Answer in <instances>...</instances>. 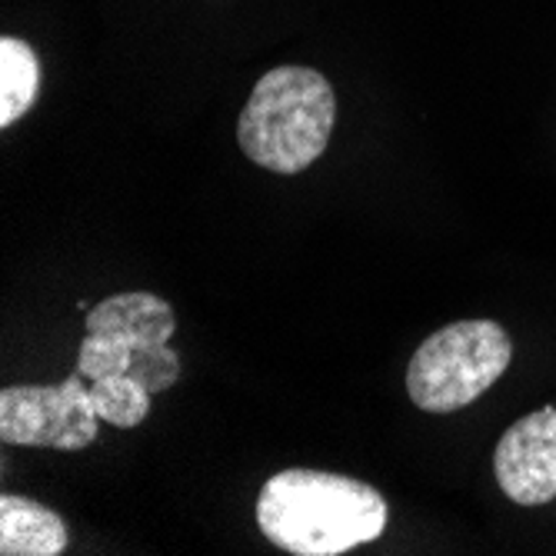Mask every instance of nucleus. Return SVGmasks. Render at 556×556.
<instances>
[{
    "label": "nucleus",
    "instance_id": "obj_1",
    "mask_svg": "<svg viewBox=\"0 0 556 556\" xmlns=\"http://www.w3.org/2000/svg\"><path fill=\"white\" fill-rule=\"evenodd\" d=\"M380 490L327 470H280L257 496L261 533L293 556H340L383 536Z\"/></svg>",
    "mask_w": 556,
    "mask_h": 556
},
{
    "label": "nucleus",
    "instance_id": "obj_2",
    "mask_svg": "<svg viewBox=\"0 0 556 556\" xmlns=\"http://www.w3.org/2000/svg\"><path fill=\"white\" fill-rule=\"evenodd\" d=\"M337 124V93L314 67H274L250 90L237 143L257 167L293 177L324 157Z\"/></svg>",
    "mask_w": 556,
    "mask_h": 556
},
{
    "label": "nucleus",
    "instance_id": "obj_3",
    "mask_svg": "<svg viewBox=\"0 0 556 556\" xmlns=\"http://www.w3.org/2000/svg\"><path fill=\"white\" fill-rule=\"evenodd\" d=\"M510 361V333L496 320H457L417 346L407 393L424 414H457L507 374Z\"/></svg>",
    "mask_w": 556,
    "mask_h": 556
},
{
    "label": "nucleus",
    "instance_id": "obj_4",
    "mask_svg": "<svg viewBox=\"0 0 556 556\" xmlns=\"http://www.w3.org/2000/svg\"><path fill=\"white\" fill-rule=\"evenodd\" d=\"M84 374H71L61 383L43 387H4L0 390V440L11 446L84 450L97 440L100 417L93 410Z\"/></svg>",
    "mask_w": 556,
    "mask_h": 556
},
{
    "label": "nucleus",
    "instance_id": "obj_5",
    "mask_svg": "<svg viewBox=\"0 0 556 556\" xmlns=\"http://www.w3.org/2000/svg\"><path fill=\"white\" fill-rule=\"evenodd\" d=\"M500 490L520 507H543L556 496V407L520 417L493 450Z\"/></svg>",
    "mask_w": 556,
    "mask_h": 556
},
{
    "label": "nucleus",
    "instance_id": "obj_6",
    "mask_svg": "<svg viewBox=\"0 0 556 556\" xmlns=\"http://www.w3.org/2000/svg\"><path fill=\"white\" fill-rule=\"evenodd\" d=\"M67 523L61 514L27 496H0V553L4 556H58L67 549Z\"/></svg>",
    "mask_w": 556,
    "mask_h": 556
},
{
    "label": "nucleus",
    "instance_id": "obj_7",
    "mask_svg": "<svg viewBox=\"0 0 556 556\" xmlns=\"http://www.w3.org/2000/svg\"><path fill=\"white\" fill-rule=\"evenodd\" d=\"M87 330H127L150 346H170L177 333V317L164 296L147 290H127L90 307Z\"/></svg>",
    "mask_w": 556,
    "mask_h": 556
},
{
    "label": "nucleus",
    "instance_id": "obj_8",
    "mask_svg": "<svg viewBox=\"0 0 556 556\" xmlns=\"http://www.w3.org/2000/svg\"><path fill=\"white\" fill-rule=\"evenodd\" d=\"M40 61L30 43L17 37L0 40V127L17 124L37 100Z\"/></svg>",
    "mask_w": 556,
    "mask_h": 556
},
{
    "label": "nucleus",
    "instance_id": "obj_9",
    "mask_svg": "<svg viewBox=\"0 0 556 556\" xmlns=\"http://www.w3.org/2000/svg\"><path fill=\"white\" fill-rule=\"evenodd\" d=\"M90 400H93L97 417L104 424L117 430H134L150 417V400H154V393L130 374H111V377L90 380Z\"/></svg>",
    "mask_w": 556,
    "mask_h": 556
}]
</instances>
